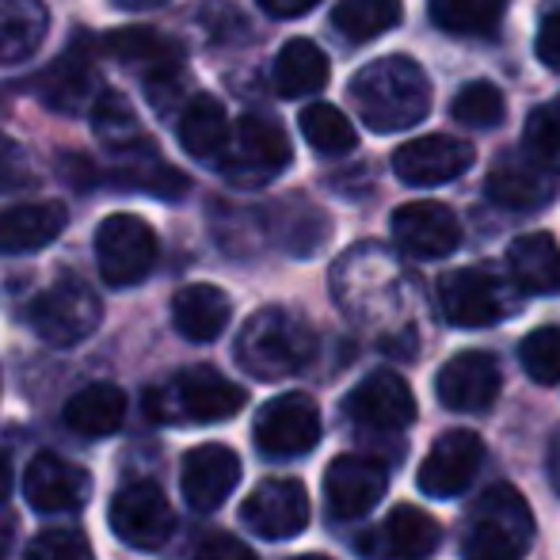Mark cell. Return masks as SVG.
I'll list each match as a JSON object with an SVG mask.
<instances>
[{"mask_svg":"<svg viewBox=\"0 0 560 560\" xmlns=\"http://www.w3.org/2000/svg\"><path fill=\"white\" fill-rule=\"evenodd\" d=\"M161 259L153 225L138 214H112L96 229V264L107 287H138Z\"/></svg>","mask_w":560,"mask_h":560,"instance_id":"cell-6","label":"cell"},{"mask_svg":"<svg viewBox=\"0 0 560 560\" xmlns=\"http://www.w3.org/2000/svg\"><path fill=\"white\" fill-rule=\"evenodd\" d=\"M389 488V469L377 457L339 454L325 472V500L332 518H362L382 503Z\"/></svg>","mask_w":560,"mask_h":560,"instance_id":"cell-15","label":"cell"},{"mask_svg":"<svg viewBox=\"0 0 560 560\" xmlns=\"http://www.w3.org/2000/svg\"><path fill=\"white\" fill-rule=\"evenodd\" d=\"M294 560H332V557H325V553H305V557H294Z\"/></svg>","mask_w":560,"mask_h":560,"instance_id":"cell-49","label":"cell"},{"mask_svg":"<svg viewBox=\"0 0 560 560\" xmlns=\"http://www.w3.org/2000/svg\"><path fill=\"white\" fill-rule=\"evenodd\" d=\"M104 305L81 279H58L31 302V328L50 347H77L100 328Z\"/></svg>","mask_w":560,"mask_h":560,"instance_id":"cell-7","label":"cell"},{"mask_svg":"<svg viewBox=\"0 0 560 560\" xmlns=\"http://www.w3.org/2000/svg\"><path fill=\"white\" fill-rule=\"evenodd\" d=\"M317 354V332L290 310H259L236 336V362L259 382H282L305 370Z\"/></svg>","mask_w":560,"mask_h":560,"instance_id":"cell-2","label":"cell"},{"mask_svg":"<svg viewBox=\"0 0 560 560\" xmlns=\"http://www.w3.org/2000/svg\"><path fill=\"white\" fill-rule=\"evenodd\" d=\"M241 518L248 530H256L267 541H287L310 526V492L302 480L275 477L252 488V495L241 503Z\"/></svg>","mask_w":560,"mask_h":560,"instance_id":"cell-11","label":"cell"},{"mask_svg":"<svg viewBox=\"0 0 560 560\" xmlns=\"http://www.w3.org/2000/svg\"><path fill=\"white\" fill-rule=\"evenodd\" d=\"M69 222L66 202H20V207L0 210V252L8 256H27L61 236Z\"/></svg>","mask_w":560,"mask_h":560,"instance_id":"cell-21","label":"cell"},{"mask_svg":"<svg viewBox=\"0 0 560 560\" xmlns=\"http://www.w3.org/2000/svg\"><path fill=\"white\" fill-rule=\"evenodd\" d=\"M485 195L495 202V207L534 210V207H546V202L557 195V176H549L546 168H538L526 153H503L500 161L488 168Z\"/></svg>","mask_w":560,"mask_h":560,"instance_id":"cell-20","label":"cell"},{"mask_svg":"<svg viewBox=\"0 0 560 560\" xmlns=\"http://www.w3.org/2000/svg\"><path fill=\"white\" fill-rule=\"evenodd\" d=\"M191 560H256L248 546L233 534H207V538L195 546Z\"/></svg>","mask_w":560,"mask_h":560,"instance_id":"cell-41","label":"cell"},{"mask_svg":"<svg viewBox=\"0 0 560 560\" xmlns=\"http://www.w3.org/2000/svg\"><path fill=\"white\" fill-rule=\"evenodd\" d=\"M126 420V393L118 385L96 382V385H84L81 393L66 400V428L77 431V435H89V439H104L115 435Z\"/></svg>","mask_w":560,"mask_h":560,"instance_id":"cell-28","label":"cell"},{"mask_svg":"<svg viewBox=\"0 0 560 560\" xmlns=\"http://www.w3.org/2000/svg\"><path fill=\"white\" fill-rule=\"evenodd\" d=\"M96 69H92V54L73 46L61 61H54L43 77L35 81V92L46 107L61 115H77L84 107H92V96H96Z\"/></svg>","mask_w":560,"mask_h":560,"instance_id":"cell-22","label":"cell"},{"mask_svg":"<svg viewBox=\"0 0 560 560\" xmlns=\"http://www.w3.org/2000/svg\"><path fill=\"white\" fill-rule=\"evenodd\" d=\"M503 112H508L503 92L488 81L465 84V89L454 96V104H450V115H454L462 126H472V130H492V126H500Z\"/></svg>","mask_w":560,"mask_h":560,"instance_id":"cell-37","label":"cell"},{"mask_svg":"<svg viewBox=\"0 0 560 560\" xmlns=\"http://www.w3.org/2000/svg\"><path fill=\"white\" fill-rule=\"evenodd\" d=\"M31 179V168H27V156L23 149L15 145L8 133H0V191H15Z\"/></svg>","mask_w":560,"mask_h":560,"instance_id":"cell-40","label":"cell"},{"mask_svg":"<svg viewBox=\"0 0 560 560\" xmlns=\"http://www.w3.org/2000/svg\"><path fill=\"white\" fill-rule=\"evenodd\" d=\"M50 12L43 0H0V66L27 61L43 46Z\"/></svg>","mask_w":560,"mask_h":560,"instance_id":"cell-29","label":"cell"},{"mask_svg":"<svg viewBox=\"0 0 560 560\" xmlns=\"http://www.w3.org/2000/svg\"><path fill=\"white\" fill-rule=\"evenodd\" d=\"M523 153L530 156L538 168H546L549 176L560 172V96L541 107H534L530 118H526Z\"/></svg>","mask_w":560,"mask_h":560,"instance_id":"cell-36","label":"cell"},{"mask_svg":"<svg viewBox=\"0 0 560 560\" xmlns=\"http://www.w3.org/2000/svg\"><path fill=\"white\" fill-rule=\"evenodd\" d=\"M256 4L264 8L267 15H275V20H294V15L313 12L320 0H256Z\"/></svg>","mask_w":560,"mask_h":560,"instance_id":"cell-44","label":"cell"},{"mask_svg":"<svg viewBox=\"0 0 560 560\" xmlns=\"http://www.w3.org/2000/svg\"><path fill=\"white\" fill-rule=\"evenodd\" d=\"M8 549H12V523L0 518V560H8Z\"/></svg>","mask_w":560,"mask_h":560,"instance_id":"cell-47","label":"cell"},{"mask_svg":"<svg viewBox=\"0 0 560 560\" xmlns=\"http://www.w3.org/2000/svg\"><path fill=\"white\" fill-rule=\"evenodd\" d=\"M290 164V138L275 118L244 115L229 130V145L218 161L229 184L236 187H264Z\"/></svg>","mask_w":560,"mask_h":560,"instance_id":"cell-5","label":"cell"},{"mask_svg":"<svg viewBox=\"0 0 560 560\" xmlns=\"http://www.w3.org/2000/svg\"><path fill=\"white\" fill-rule=\"evenodd\" d=\"M320 443V408L305 393H282L256 416V446L267 457H302Z\"/></svg>","mask_w":560,"mask_h":560,"instance_id":"cell-10","label":"cell"},{"mask_svg":"<svg viewBox=\"0 0 560 560\" xmlns=\"http://www.w3.org/2000/svg\"><path fill=\"white\" fill-rule=\"evenodd\" d=\"M534 538V515L511 485H492L469 511L465 560H523Z\"/></svg>","mask_w":560,"mask_h":560,"instance_id":"cell-4","label":"cell"},{"mask_svg":"<svg viewBox=\"0 0 560 560\" xmlns=\"http://www.w3.org/2000/svg\"><path fill=\"white\" fill-rule=\"evenodd\" d=\"M176 138L195 161L218 164L229 145V118L225 107L214 96H195L179 107L176 118Z\"/></svg>","mask_w":560,"mask_h":560,"instance_id":"cell-25","label":"cell"},{"mask_svg":"<svg viewBox=\"0 0 560 560\" xmlns=\"http://www.w3.org/2000/svg\"><path fill=\"white\" fill-rule=\"evenodd\" d=\"M439 310L454 328H488L511 313L503 282L485 267H457L439 279Z\"/></svg>","mask_w":560,"mask_h":560,"instance_id":"cell-9","label":"cell"},{"mask_svg":"<svg viewBox=\"0 0 560 560\" xmlns=\"http://www.w3.org/2000/svg\"><path fill=\"white\" fill-rule=\"evenodd\" d=\"M267 218L275 222V236H279L294 256H310V252L328 236V222L302 199L275 202V210Z\"/></svg>","mask_w":560,"mask_h":560,"instance_id":"cell-35","label":"cell"},{"mask_svg":"<svg viewBox=\"0 0 560 560\" xmlns=\"http://www.w3.org/2000/svg\"><path fill=\"white\" fill-rule=\"evenodd\" d=\"M503 389L500 362L488 351H462L439 370L435 393L450 412H488Z\"/></svg>","mask_w":560,"mask_h":560,"instance_id":"cell-16","label":"cell"},{"mask_svg":"<svg viewBox=\"0 0 560 560\" xmlns=\"http://www.w3.org/2000/svg\"><path fill=\"white\" fill-rule=\"evenodd\" d=\"M472 161H477V153H472L469 141L446 138V133H423V138L405 141L393 153V172L408 187H439L465 176Z\"/></svg>","mask_w":560,"mask_h":560,"instance_id":"cell-14","label":"cell"},{"mask_svg":"<svg viewBox=\"0 0 560 560\" xmlns=\"http://www.w3.org/2000/svg\"><path fill=\"white\" fill-rule=\"evenodd\" d=\"M104 50L112 54L115 61L138 69L141 81L156 73H168V69H184V46L172 43L168 35H156V31L145 27H126V31H112L104 38Z\"/></svg>","mask_w":560,"mask_h":560,"instance_id":"cell-26","label":"cell"},{"mask_svg":"<svg viewBox=\"0 0 560 560\" xmlns=\"http://www.w3.org/2000/svg\"><path fill=\"white\" fill-rule=\"evenodd\" d=\"M439 538H443V526H439L428 511L412 508V503L393 508L389 518H385V526H382L385 553L397 557V560H416V557L435 553Z\"/></svg>","mask_w":560,"mask_h":560,"instance_id":"cell-30","label":"cell"},{"mask_svg":"<svg viewBox=\"0 0 560 560\" xmlns=\"http://www.w3.org/2000/svg\"><path fill=\"white\" fill-rule=\"evenodd\" d=\"M393 241L416 259H443L462 244V225H457V214L446 202H405L393 214Z\"/></svg>","mask_w":560,"mask_h":560,"instance_id":"cell-18","label":"cell"},{"mask_svg":"<svg viewBox=\"0 0 560 560\" xmlns=\"http://www.w3.org/2000/svg\"><path fill=\"white\" fill-rule=\"evenodd\" d=\"M343 412L366 431H405L416 420V397L400 374L374 370L347 393Z\"/></svg>","mask_w":560,"mask_h":560,"instance_id":"cell-13","label":"cell"},{"mask_svg":"<svg viewBox=\"0 0 560 560\" xmlns=\"http://www.w3.org/2000/svg\"><path fill=\"white\" fill-rule=\"evenodd\" d=\"M107 518L115 538L133 549H161L176 530V511L153 480H130L118 488Z\"/></svg>","mask_w":560,"mask_h":560,"instance_id":"cell-8","label":"cell"},{"mask_svg":"<svg viewBox=\"0 0 560 560\" xmlns=\"http://www.w3.org/2000/svg\"><path fill=\"white\" fill-rule=\"evenodd\" d=\"M362 122L377 133H397L423 122L431 112V81L412 58H377L347 84Z\"/></svg>","mask_w":560,"mask_h":560,"instance_id":"cell-1","label":"cell"},{"mask_svg":"<svg viewBox=\"0 0 560 560\" xmlns=\"http://www.w3.org/2000/svg\"><path fill=\"white\" fill-rule=\"evenodd\" d=\"M184 495L195 511H218L233 495V488L241 485V457L222 443H202L187 450L184 472H179Z\"/></svg>","mask_w":560,"mask_h":560,"instance_id":"cell-19","label":"cell"},{"mask_svg":"<svg viewBox=\"0 0 560 560\" xmlns=\"http://www.w3.org/2000/svg\"><path fill=\"white\" fill-rule=\"evenodd\" d=\"M511 0H428L431 20L439 23L450 35H492L500 27L503 12H508Z\"/></svg>","mask_w":560,"mask_h":560,"instance_id":"cell-33","label":"cell"},{"mask_svg":"<svg viewBox=\"0 0 560 560\" xmlns=\"http://www.w3.org/2000/svg\"><path fill=\"white\" fill-rule=\"evenodd\" d=\"M23 495L43 515H66V511H81L89 503L92 477L69 457L38 454L23 472Z\"/></svg>","mask_w":560,"mask_h":560,"instance_id":"cell-17","label":"cell"},{"mask_svg":"<svg viewBox=\"0 0 560 560\" xmlns=\"http://www.w3.org/2000/svg\"><path fill=\"white\" fill-rule=\"evenodd\" d=\"M27 560H96V553H92V541L81 530L54 526V530H43L31 541Z\"/></svg>","mask_w":560,"mask_h":560,"instance_id":"cell-39","label":"cell"},{"mask_svg":"<svg viewBox=\"0 0 560 560\" xmlns=\"http://www.w3.org/2000/svg\"><path fill=\"white\" fill-rule=\"evenodd\" d=\"M8 488H12V462H8V454H0V500L8 495Z\"/></svg>","mask_w":560,"mask_h":560,"instance_id":"cell-46","label":"cell"},{"mask_svg":"<svg viewBox=\"0 0 560 560\" xmlns=\"http://www.w3.org/2000/svg\"><path fill=\"white\" fill-rule=\"evenodd\" d=\"M405 20L400 0H339L332 8V27L347 43H374Z\"/></svg>","mask_w":560,"mask_h":560,"instance_id":"cell-32","label":"cell"},{"mask_svg":"<svg viewBox=\"0 0 560 560\" xmlns=\"http://www.w3.org/2000/svg\"><path fill=\"white\" fill-rule=\"evenodd\" d=\"M244 389L210 366H191L145 393V416L156 423H218L244 408Z\"/></svg>","mask_w":560,"mask_h":560,"instance_id":"cell-3","label":"cell"},{"mask_svg":"<svg viewBox=\"0 0 560 560\" xmlns=\"http://www.w3.org/2000/svg\"><path fill=\"white\" fill-rule=\"evenodd\" d=\"M184 81L187 73L184 69H168V73H156L145 81V96L149 104L156 107V112H172V104H176V96L184 92Z\"/></svg>","mask_w":560,"mask_h":560,"instance_id":"cell-42","label":"cell"},{"mask_svg":"<svg viewBox=\"0 0 560 560\" xmlns=\"http://www.w3.org/2000/svg\"><path fill=\"white\" fill-rule=\"evenodd\" d=\"M118 4H126V8H153V4H161V0H118Z\"/></svg>","mask_w":560,"mask_h":560,"instance_id":"cell-48","label":"cell"},{"mask_svg":"<svg viewBox=\"0 0 560 560\" xmlns=\"http://www.w3.org/2000/svg\"><path fill=\"white\" fill-rule=\"evenodd\" d=\"M534 54L546 69L560 73V12H549L538 23V38H534Z\"/></svg>","mask_w":560,"mask_h":560,"instance_id":"cell-43","label":"cell"},{"mask_svg":"<svg viewBox=\"0 0 560 560\" xmlns=\"http://www.w3.org/2000/svg\"><path fill=\"white\" fill-rule=\"evenodd\" d=\"M328 73H332V66H328L325 50H320L317 43H310V38H290L279 50V58H275L271 81L282 100H302L325 89Z\"/></svg>","mask_w":560,"mask_h":560,"instance_id":"cell-27","label":"cell"},{"mask_svg":"<svg viewBox=\"0 0 560 560\" xmlns=\"http://www.w3.org/2000/svg\"><path fill=\"white\" fill-rule=\"evenodd\" d=\"M233 317V302L225 290L210 287V282H191L172 298V325L191 343H210L229 328Z\"/></svg>","mask_w":560,"mask_h":560,"instance_id":"cell-23","label":"cell"},{"mask_svg":"<svg viewBox=\"0 0 560 560\" xmlns=\"http://www.w3.org/2000/svg\"><path fill=\"white\" fill-rule=\"evenodd\" d=\"M298 126H302V138L320 156H343L359 145V133H354L351 118L332 104H310L298 115Z\"/></svg>","mask_w":560,"mask_h":560,"instance_id":"cell-34","label":"cell"},{"mask_svg":"<svg viewBox=\"0 0 560 560\" xmlns=\"http://www.w3.org/2000/svg\"><path fill=\"white\" fill-rule=\"evenodd\" d=\"M508 271L526 294H557L560 290V244L549 233H523L508 248Z\"/></svg>","mask_w":560,"mask_h":560,"instance_id":"cell-24","label":"cell"},{"mask_svg":"<svg viewBox=\"0 0 560 560\" xmlns=\"http://www.w3.org/2000/svg\"><path fill=\"white\" fill-rule=\"evenodd\" d=\"M92 130H96V138L104 141L115 156H122V161L133 153L153 149V141L145 138L138 115H133V107L126 104L122 96H115V92H104V96L92 104Z\"/></svg>","mask_w":560,"mask_h":560,"instance_id":"cell-31","label":"cell"},{"mask_svg":"<svg viewBox=\"0 0 560 560\" xmlns=\"http://www.w3.org/2000/svg\"><path fill=\"white\" fill-rule=\"evenodd\" d=\"M480 462H485V443H480L477 431L450 428L435 439V446L428 450L416 485H420V492L431 495V500H454V495H462L465 488L472 485Z\"/></svg>","mask_w":560,"mask_h":560,"instance_id":"cell-12","label":"cell"},{"mask_svg":"<svg viewBox=\"0 0 560 560\" xmlns=\"http://www.w3.org/2000/svg\"><path fill=\"white\" fill-rule=\"evenodd\" d=\"M518 359L523 370L534 377L538 385H557L560 382V328L546 325L538 332H530L518 347Z\"/></svg>","mask_w":560,"mask_h":560,"instance_id":"cell-38","label":"cell"},{"mask_svg":"<svg viewBox=\"0 0 560 560\" xmlns=\"http://www.w3.org/2000/svg\"><path fill=\"white\" fill-rule=\"evenodd\" d=\"M546 472H549V485L560 492V435L549 443V454H546Z\"/></svg>","mask_w":560,"mask_h":560,"instance_id":"cell-45","label":"cell"}]
</instances>
